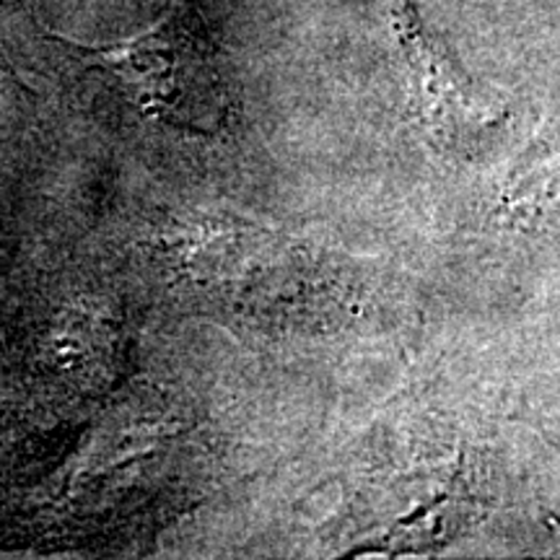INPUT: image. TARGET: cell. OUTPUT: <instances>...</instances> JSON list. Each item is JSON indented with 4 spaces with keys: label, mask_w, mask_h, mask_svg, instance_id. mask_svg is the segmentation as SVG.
<instances>
[{
    "label": "cell",
    "mask_w": 560,
    "mask_h": 560,
    "mask_svg": "<svg viewBox=\"0 0 560 560\" xmlns=\"http://www.w3.org/2000/svg\"><path fill=\"white\" fill-rule=\"evenodd\" d=\"M62 45L83 70L112 83L140 115L187 130L210 128L221 117L219 52L190 5L174 9L136 39L107 47Z\"/></svg>",
    "instance_id": "cell-1"
},
{
    "label": "cell",
    "mask_w": 560,
    "mask_h": 560,
    "mask_svg": "<svg viewBox=\"0 0 560 560\" xmlns=\"http://www.w3.org/2000/svg\"><path fill=\"white\" fill-rule=\"evenodd\" d=\"M19 91H21V83L16 81V75H13L9 62H5L3 52H0V100H5V96L11 94H19Z\"/></svg>",
    "instance_id": "cell-3"
},
{
    "label": "cell",
    "mask_w": 560,
    "mask_h": 560,
    "mask_svg": "<svg viewBox=\"0 0 560 560\" xmlns=\"http://www.w3.org/2000/svg\"><path fill=\"white\" fill-rule=\"evenodd\" d=\"M395 34L425 117L450 132L470 128L478 120L472 83L420 16L418 0H395Z\"/></svg>",
    "instance_id": "cell-2"
}]
</instances>
